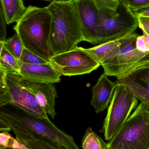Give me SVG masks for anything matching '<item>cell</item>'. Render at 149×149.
Instances as JSON below:
<instances>
[{
    "mask_svg": "<svg viewBox=\"0 0 149 149\" xmlns=\"http://www.w3.org/2000/svg\"><path fill=\"white\" fill-rule=\"evenodd\" d=\"M4 46L13 55L20 60L24 49V46L19 35L15 34L4 42Z\"/></svg>",
    "mask_w": 149,
    "mask_h": 149,
    "instance_id": "cell-19",
    "label": "cell"
},
{
    "mask_svg": "<svg viewBox=\"0 0 149 149\" xmlns=\"http://www.w3.org/2000/svg\"><path fill=\"white\" fill-rule=\"evenodd\" d=\"M12 137L8 133L1 132L0 134V146L1 149H6L9 147V144Z\"/></svg>",
    "mask_w": 149,
    "mask_h": 149,
    "instance_id": "cell-26",
    "label": "cell"
},
{
    "mask_svg": "<svg viewBox=\"0 0 149 149\" xmlns=\"http://www.w3.org/2000/svg\"><path fill=\"white\" fill-rule=\"evenodd\" d=\"M116 87L100 132L105 140L112 139L120 131L138 105V99L127 86L115 82Z\"/></svg>",
    "mask_w": 149,
    "mask_h": 149,
    "instance_id": "cell-8",
    "label": "cell"
},
{
    "mask_svg": "<svg viewBox=\"0 0 149 149\" xmlns=\"http://www.w3.org/2000/svg\"><path fill=\"white\" fill-rule=\"evenodd\" d=\"M11 130L15 135L16 139L26 149H56L47 141L28 132L13 127H11Z\"/></svg>",
    "mask_w": 149,
    "mask_h": 149,
    "instance_id": "cell-15",
    "label": "cell"
},
{
    "mask_svg": "<svg viewBox=\"0 0 149 149\" xmlns=\"http://www.w3.org/2000/svg\"><path fill=\"white\" fill-rule=\"evenodd\" d=\"M6 20L3 8L1 5L0 7V41H6L7 34Z\"/></svg>",
    "mask_w": 149,
    "mask_h": 149,
    "instance_id": "cell-23",
    "label": "cell"
},
{
    "mask_svg": "<svg viewBox=\"0 0 149 149\" xmlns=\"http://www.w3.org/2000/svg\"><path fill=\"white\" fill-rule=\"evenodd\" d=\"M20 61L23 63L29 64H47L49 62L25 47L23 49Z\"/></svg>",
    "mask_w": 149,
    "mask_h": 149,
    "instance_id": "cell-20",
    "label": "cell"
},
{
    "mask_svg": "<svg viewBox=\"0 0 149 149\" xmlns=\"http://www.w3.org/2000/svg\"><path fill=\"white\" fill-rule=\"evenodd\" d=\"M121 47L118 40L99 44L91 48L83 49L96 61L102 64L117 54Z\"/></svg>",
    "mask_w": 149,
    "mask_h": 149,
    "instance_id": "cell-14",
    "label": "cell"
},
{
    "mask_svg": "<svg viewBox=\"0 0 149 149\" xmlns=\"http://www.w3.org/2000/svg\"><path fill=\"white\" fill-rule=\"evenodd\" d=\"M47 8L51 15L50 45L54 55L70 51L84 41L74 0H54Z\"/></svg>",
    "mask_w": 149,
    "mask_h": 149,
    "instance_id": "cell-1",
    "label": "cell"
},
{
    "mask_svg": "<svg viewBox=\"0 0 149 149\" xmlns=\"http://www.w3.org/2000/svg\"><path fill=\"white\" fill-rule=\"evenodd\" d=\"M22 84L34 95L38 104L53 118L56 115L55 106L57 91L53 83L33 82L22 78Z\"/></svg>",
    "mask_w": 149,
    "mask_h": 149,
    "instance_id": "cell-11",
    "label": "cell"
},
{
    "mask_svg": "<svg viewBox=\"0 0 149 149\" xmlns=\"http://www.w3.org/2000/svg\"><path fill=\"white\" fill-rule=\"evenodd\" d=\"M22 78L19 71L6 69L0 66V107L12 104L31 115L49 119L34 95L22 84Z\"/></svg>",
    "mask_w": 149,
    "mask_h": 149,
    "instance_id": "cell-4",
    "label": "cell"
},
{
    "mask_svg": "<svg viewBox=\"0 0 149 149\" xmlns=\"http://www.w3.org/2000/svg\"><path fill=\"white\" fill-rule=\"evenodd\" d=\"M76 5L84 41L99 44L100 17L95 0H74Z\"/></svg>",
    "mask_w": 149,
    "mask_h": 149,
    "instance_id": "cell-10",
    "label": "cell"
},
{
    "mask_svg": "<svg viewBox=\"0 0 149 149\" xmlns=\"http://www.w3.org/2000/svg\"><path fill=\"white\" fill-rule=\"evenodd\" d=\"M41 1H50L52 0H41Z\"/></svg>",
    "mask_w": 149,
    "mask_h": 149,
    "instance_id": "cell-30",
    "label": "cell"
},
{
    "mask_svg": "<svg viewBox=\"0 0 149 149\" xmlns=\"http://www.w3.org/2000/svg\"><path fill=\"white\" fill-rule=\"evenodd\" d=\"M131 76L149 93V69L139 70Z\"/></svg>",
    "mask_w": 149,
    "mask_h": 149,
    "instance_id": "cell-21",
    "label": "cell"
},
{
    "mask_svg": "<svg viewBox=\"0 0 149 149\" xmlns=\"http://www.w3.org/2000/svg\"><path fill=\"white\" fill-rule=\"evenodd\" d=\"M82 147L84 149H108L107 143L94 131L92 128H87L82 141Z\"/></svg>",
    "mask_w": 149,
    "mask_h": 149,
    "instance_id": "cell-17",
    "label": "cell"
},
{
    "mask_svg": "<svg viewBox=\"0 0 149 149\" xmlns=\"http://www.w3.org/2000/svg\"><path fill=\"white\" fill-rule=\"evenodd\" d=\"M138 36L133 32L118 40L121 47L118 54L101 64L105 74L119 80L139 70L149 69V53L140 52L136 47Z\"/></svg>",
    "mask_w": 149,
    "mask_h": 149,
    "instance_id": "cell-5",
    "label": "cell"
},
{
    "mask_svg": "<svg viewBox=\"0 0 149 149\" xmlns=\"http://www.w3.org/2000/svg\"><path fill=\"white\" fill-rule=\"evenodd\" d=\"M49 62L61 76L69 77L90 74L101 66L83 48L78 47L70 51L55 55L50 58Z\"/></svg>",
    "mask_w": 149,
    "mask_h": 149,
    "instance_id": "cell-9",
    "label": "cell"
},
{
    "mask_svg": "<svg viewBox=\"0 0 149 149\" xmlns=\"http://www.w3.org/2000/svg\"><path fill=\"white\" fill-rule=\"evenodd\" d=\"M108 149H149V109L140 103L112 139Z\"/></svg>",
    "mask_w": 149,
    "mask_h": 149,
    "instance_id": "cell-6",
    "label": "cell"
},
{
    "mask_svg": "<svg viewBox=\"0 0 149 149\" xmlns=\"http://www.w3.org/2000/svg\"><path fill=\"white\" fill-rule=\"evenodd\" d=\"M129 10L136 9L149 5V0H118Z\"/></svg>",
    "mask_w": 149,
    "mask_h": 149,
    "instance_id": "cell-22",
    "label": "cell"
},
{
    "mask_svg": "<svg viewBox=\"0 0 149 149\" xmlns=\"http://www.w3.org/2000/svg\"><path fill=\"white\" fill-rule=\"evenodd\" d=\"M139 22V27L142 29L143 32H145L149 35V17L139 16L137 17Z\"/></svg>",
    "mask_w": 149,
    "mask_h": 149,
    "instance_id": "cell-27",
    "label": "cell"
},
{
    "mask_svg": "<svg viewBox=\"0 0 149 149\" xmlns=\"http://www.w3.org/2000/svg\"><path fill=\"white\" fill-rule=\"evenodd\" d=\"M1 5L8 24L17 22L27 8L22 0H1Z\"/></svg>",
    "mask_w": 149,
    "mask_h": 149,
    "instance_id": "cell-16",
    "label": "cell"
},
{
    "mask_svg": "<svg viewBox=\"0 0 149 149\" xmlns=\"http://www.w3.org/2000/svg\"><path fill=\"white\" fill-rule=\"evenodd\" d=\"M104 3L106 6L112 8H116L119 4L118 0H97Z\"/></svg>",
    "mask_w": 149,
    "mask_h": 149,
    "instance_id": "cell-28",
    "label": "cell"
},
{
    "mask_svg": "<svg viewBox=\"0 0 149 149\" xmlns=\"http://www.w3.org/2000/svg\"><path fill=\"white\" fill-rule=\"evenodd\" d=\"M0 121L11 127L40 137L56 149H78L73 137L56 127L49 119L38 117L21 108L8 104L0 107Z\"/></svg>",
    "mask_w": 149,
    "mask_h": 149,
    "instance_id": "cell-2",
    "label": "cell"
},
{
    "mask_svg": "<svg viewBox=\"0 0 149 149\" xmlns=\"http://www.w3.org/2000/svg\"><path fill=\"white\" fill-rule=\"evenodd\" d=\"M19 72L24 79L33 82L55 84L61 81V75L50 62L47 64H29L21 61Z\"/></svg>",
    "mask_w": 149,
    "mask_h": 149,
    "instance_id": "cell-12",
    "label": "cell"
},
{
    "mask_svg": "<svg viewBox=\"0 0 149 149\" xmlns=\"http://www.w3.org/2000/svg\"><path fill=\"white\" fill-rule=\"evenodd\" d=\"M4 42L0 41V66L6 69L19 71L20 61L8 50L4 46Z\"/></svg>",
    "mask_w": 149,
    "mask_h": 149,
    "instance_id": "cell-18",
    "label": "cell"
},
{
    "mask_svg": "<svg viewBox=\"0 0 149 149\" xmlns=\"http://www.w3.org/2000/svg\"><path fill=\"white\" fill-rule=\"evenodd\" d=\"M132 14L136 17L143 16L149 18V5L136 9L129 10Z\"/></svg>",
    "mask_w": 149,
    "mask_h": 149,
    "instance_id": "cell-25",
    "label": "cell"
},
{
    "mask_svg": "<svg viewBox=\"0 0 149 149\" xmlns=\"http://www.w3.org/2000/svg\"><path fill=\"white\" fill-rule=\"evenodd\" d=\"M95 1L100 17L99 44L118 40L135 32L139 26L138 18L120 1L117 8H115Z\"/></svg>",
    "mask_w": 149,
    "mask_h": 149,
    "instance_id": "cell-7",
    "label": "cell"
},
{
    "mask_svg": "<svg viewBox=\"0 0 149 149\" xmlns=\"http://www.w3.org/2000/svg\"><path fill=\"white\" fill-rule=\"evenodd\" d=\"M143 35L145 36V37H146V39H147V41H148V44H149V35L146 33L145 32H143Z\"/></svg>",
    "mask_w": 149,
    "mask_h": 149,
    "instance_id": "cell-29",
    "label": "cell"
},
{
    "mask_svg": "<svg viewBox=\"0 0 149 149\" xmlns=\"http://www.w3.org/2000/svg\"><path fill=\"white\" fill-rule=\"evenodd\" d=\"M136 47L137 49L144 53H149V45L147 39L143 35L139 36L136 41Z\"/></svg>",
    "mask_w": 149,
    "mask_h": 149,
    "instance_id": "cell-24",
    "label": "cell"
},
{
    "mask_svg": "<svg viewBox=\"0 0 149 149\" xmlns=\"http://www.w3.org/2000/svg\"><path fill=\"white\" fill-rule=\"evenodd\" d=\"M104 73L96 84L91 88L92 98L91 104L96 113L103 112L108 107L113 96L116 83L111 81Z\"/></svg>",
    "mask_w": 149,
    "mask_h": 149,
    "instance_id": "cell-13",
    "label": "cell"
},
{
    "mask_svg": "<svg viewBox=\"0 0 149 149\" xmlns=\"http://www.w3.org/2000/svg\"><path fill=\"white\" fill-rule=\"evenodd\" d=\"M16 23L14 29L24 47L49 62L54 54L50 48L51 15L47 7L29 6Z\"/></svg>",
    "mask_w": 149,
    "mask_h": 149,
    "instance_id": "cell-3",
    "label": "cell"
}]
</instances>
